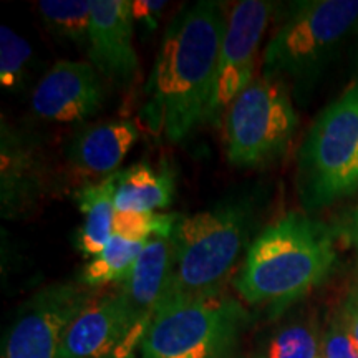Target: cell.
Masks as SVG:
<instances>
[{"instance_id": "obj_1", "label": "cell", "mask_w": 358, "mask_h": 358, "mask_svg": "<svg viewBox=\"0 0 358 358\" xmlns=\"http://www.w3.org/2000/svg\"><path fill=\"white\" fill-rule=\"evenodd\" d=\"M219 2L201 0L173 17L161 40L146 116L166 140H186L213 116L219 58L227 30Z\"/></svg>"}, {"instance_id": "obj_2", "label": "cell", "mask_w": 358, "mask_h": 358, "mask_svg": "<svg viewBox=\"0 0 358 358\" xmlns=\"http://www.w3.org/2000/svg\"><path fill=\"white\" fill-rule=\"evenodd\" d=\"M335 259L329 226L289 213L250 244L234 287L248 303L282 310L322 284Z\"/></svg>"}, {"instance_id": "obj_3", "label": "cell", "mask_w": 358, "mask_h": 358, "mask_svg": "<svg viewBox=\"0 0 358 358\" xmlns=\"http://www.w3.org/2000/svg\"><path fill=\"white\" fill-rule=\"evenodd\" d=\"M250 214L243 203L179 219L173 232V271L163 299L219 292L249 234Z\"/></svg>"}, {"instance_id": "obj_4", "label": "cell", "mask_w": 358, "mask_h": 358, "mask_svg": "<svg viewBox=\"0 0 358 358\" xmlns=\"http://www.w3.org/2000/svg\"><path fill=\"white\" fill-rule=\"evenodd\" d=\"M299 194L310 211L358 189V83L313 122L299 155Z\"/></svg>"}, {"instance_id": "obj_5", "label": "cell", "mask_w": 358, "mask_h": 358, "mask_svg": "<svg viewBox=\"0 0 358 358\" xmlns=\"http://www.w3.org/2000/svg\"><path fill=\"white\" fill-rule=\"evenodd\" d=\"M245 320L243 306L221 290L164 299L143 340L141 358H226Z\"/></svg>"}, {"instance_id": "obj_6", "label": "cell", "mask_w": 358, "mask_h": 358, "mask_svg": "<svg viewBox=\"0 0 358 358\" xmlns=\"http://www.w3.org/2000/svg\"><path fill=\"white\" fill-rule=\"evenodd\" d=\"M357 24L358 0L297 3L264 50L262 75L312 80Z\"/></svg>"}, {"instance_id": "obj_7", "label": "cell", "mask_w": 358, "mask_h": 358, "mask_svg": "<svg viewBox=\"0 0 358 358\" xmlns=\"http://www.w3.org/2000/svg\"><path fill=\"white\" fill-rule=\"evenodd\" d=\"M297 128L289 85L279 77L254 78L229 105L227 158L241 168H262L287 151Z\"/></svg>"}, {"instance_id": "obj_8", "label": "cell", "mask_w": 358, "mask_h": 358, "mask_svg": "<svg viewBox=\"0 0 358 358\" xmlns=\"http://www.w3.org/2000/svg\"><path fill=\"white\" fill-rule=\"evenodd\" d=\"M85 285L53 284L30 297L2 342V358H58L71 322L90 301Z\"/></svg>"}, {"instance_id": "obj_9", "label": "cell", "mask_w": 358, "mask_h": 358, "mask_svg": "<svg viewBox=\"0 0 358 358\" xmlns=\"http://www.w3.org/2000/svg\"><path fill=\"white\" fill-rule=\"evenodd\" d=\"M148 329L120 292L95 295L70 324L58 358H134Z\"/></svg>"}, {"instance_id": "obj_10", "label": "cell", "mask_w": 358, "mask_h": 358, "mask_svg": "<svg viewBox=\"0 0 358 358\" xmlns=\"http://www.w3.org/2000/svg\"><path fill=\"white\" fill-rule=\"evenodd\" d=\"M271 3L261 0H243L236 3L224 35L217 69L213 113L231 105L254 80V65L267 29Z\"/></svg>"}, {"instance_id": "obj_11", "label": "cell", "mask_w": 358, "mask_h": 358, "mask_svg": "<svg viewBox=\"0 0 358 358\" xmlns=\"http://www.w3.org/2000/svg\"><path fill=\"white\" fill-rule=\"evenodd\" d=\"M103 103L105 88L88 62H57L32 95L34 113L57 123L85 122L100 111Z\"/></svg>"}, {"instance_id": "obj_12", "label": "cell", "mask_w": 358, "mask_h": 358, "mask_svg": "<svg viewBox=\"0 0 358 358\" xmlns=\"http://www.w3.org/2000/svg\"><path fill=\"white\" fill-rule=\"evenodd\" d=\"M134 20L131 2L96 0L93 2L88 34V55L92 65L115 83H128L138 70L133 45Z\"/></svg>"}, {"instance_id": "obj_13", "label": "cell", "mask_w": 358, "mask_h": 358, "mask_svg": "<svg viewBox=\"0 0 358 358\" xmlns=\"http://www.w3.org/2000/svg\"><path fill=\"white\" fill-rule=\"evenodd\" d=\"M173 249V236L150 239L140 257L120 282V295L133 315L148 327L153 322L156 308L171 279Z\"/></svg>"}, {"instance_id": "obj_14", "label": "cell", "mask_w": 358, "mask_h": 358, "mask_svg": "<svg viewBox=\"0 0 358 358\" xmlns=\"http://www.w3.org/2000/svg\"><path fill=\"white\" fill-rule=\"evenodd\" d=\"M140 133L128 120L106 122L85 128L71 141V163L88 174H113L136 145Z\"/></svg>"}, {"instance_id": "obj_15", "label": "cell", "mask_w": 358, "mask_h": 358, "mask_svg": "<svg viewBox=\"0 0 358 358\" xmlns=\"http://www.w3.org/2000/svg\"><path fill=\"white\" fill-rule=\"evenodd\" d=\"M42 168L34 150L10 128H2V213H20L40 194Z\"/></svg>"}, {"instance_id": "obj_16", "label": "cell", "mask_w": 358, "mask_h": 358, "mask_svg": "<svg viewBox=\"0 0 358 358\" xmlns=\"http://www.w3.org/2000/svg\"><path fill=\"white\" fill-rule=\"evenodd\" d=\"M174 198V178L166 166L141 163L118 171L113 204L116 213H156Z\"/></svg>"}, {"instance_id": "obj_17", "label": "cell", "mask_w": 358, "mask_h": 358, "mask_svg": "<svg viewBox=\"0 0 358 358\" xmlns=\"http://www.w3.org/2000/svg\"><path fill=\"white\" fill-rule=\"evenodd\" d=\"M118 171L106 176L96 185H90L77 192L83 224L78 231V249L85 256L93 257L108 244L113 237L115 224V186Z\"/></svg>"}, {"instance_id": "obj_18", "label": "cell", "mask_w": 358, "mask_h": 358, "mask_svg": "<svg viewBox=\"0 0 358 358\" xmlns=\"http://www.w3.org/2000/svg\"><path fill=\"white\" fill-rule=\"evenodd\" d=\"M146 243L148 241H133L113 234L101 252L90 257L85 264L80 272V284L85 287H98L110 282H122L140 257Z\"/></svg>"}, {"instance_id": "obj_19", "label": "cell", "mask_w": 358, "mask_h": 358, "mask_svg": "<svg viewBox=\"0 0 358 358\" xmlns=\"http://www.w3.org/2000/svg\"><path fill=\"white\" fill-rule=\"evenodd\" d=\"M93 2H64V0H42L38 12L48 30L60 40L75 43H87L92 22Z\"/></svg>"}, {"instance_id": "obj_20", "label": "cell", "mask_w": 358, "mask_h": 358, "mask_svg": "<svg viewBox=\"0 0 358 358\" xmlns=\"http://www.w3.org/2000/svg\"><path fill=\"white\" fill-rule=\"evenodd\" d=\"M319 335L312 322L289 324L268 338L264 358H317Z\"/></svg>"}, {"instance_id": "obj_21", "label": "cell", "mask_w": 358, "mask_h": 358, "mask_svg": "<svg viewBox=\"0 0 358 358\" xmlns=\"http://www.w3.org/2000/svg\"><path fill=\"white\" fill-rule=\"evenodd\" d=\"M179 219L176 214L161 213H116L113 234L133 241L171 237Z\"/></svg>"}, {"instance_id": "obj_22", "label": "cell", "mask_w": 358, "mask_h": 358, "mask_svg": "<svg viewBox=\"0 0 358 358\" xmlns=\"http://www.w3.org/2000/svg\"><path fill=\"white\" fill-rule=\"evenodd\" d=\"M0 32V83L7 90L20 88L32 48L8 27L3 25Z\"/></svg>"}, {"instance_id": "obj_23", "label": "cell", "mask_w": 358, "mask_h": 358, "mask_svg": "<svg viewBox=\"0 0 358 358\" xmlns=\"http://www.w3.org/2000/svg\"><path fill=\"white\" fill-rule=\"evenodd\" d=\"M322 352L325 358H358V347L348 332L342 313L335 315L322 338Z\"/></svg>"}, {"instance_id": "obj_24", "label": "cell", "mask_w": 358, "mask_h": 358, "mask_svg": "<svg viewBox=\"0 0 358 358\" xmlns=\"http://www.w3.org/2000/svg\"><path fill=\"white\" fill-rule=\"evenodd\" d=\"M164 8H166V2L163 0H136V2H131L133 20L146 25L150 30H155Z\"/></svg>"}, {"instance_id": "obj_25", "label": "cell", "mask_w": 358, "mask_h": 358, "mask_svg": "<svg viewBox=\"0 0 358 358\" xmlns=\"http://www.w3.org/2000/svg\"><path fill=\"white\" fill-rule=\"evenodd\" d=\"M340 313H342V319L345 322L353 342H355L358 347V289L352 290Z\"/></svg>"}, {"instance_id": "obj_26", "label": "cell", "mask_w": 358, "mask_h": 358, "mask_svg": "<svg viewBox=\"0 0 358 358\" xmlns=\"http://www.w3.org/2000/svg\"><path fill=\"white\" fill-rule=\"evenodd\" d=\"M352 241L358 254V208L355 209V213H353V219H352Z\"/></svg>"}]
</instances>
